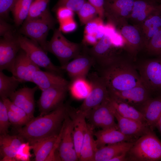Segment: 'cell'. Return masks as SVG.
I'll list each match as a JSON object with an SVG mask.
<instances>
[{"instance_id":"1","label":"cell","mask_w":161,"mask_h":161,"mask_svg":"<svg viewBox=\"0 0 161 161\" xmlns=\"http://www.w3.org/2000/svg\"><path fill=\"white\" fill-rule=\"evenodd\" d=\"M67 114L66 105L63 103L46 114L34 117L24 126L17 129L18 134L30 144L58 135Z\"/></svg>"},{"instance_id":"2","label":"cell","mask_w":161,"mask_h":161,"mask_svg":"<svg viewBox=\"0 0 161 161\" xmlns=\"http://www.w3.org/2000/svg\"><path fill=\"white\" fill-rule=\"evenodd\" d=\"M99 69L109 92L126 90L142 84L140 76L130 64L119 58Z\"/></svg>"},{"instance_id":"3","label":"cell","mask_w":161,"mask_h":161,"mask_svg":"<svg viewBox=\"0 0 161 161\" xmlns=\"http://www.w3.org/2000/svg\"><path fill=\"white\" fill-rule=\"evenodd\" d=\"M127 160H161V141L150 129L138 138L128 151Z\"/></svg>"},{"instance_id":"4","label":"cell","mask_w":161,"mask_h":161,"mask_svg":"<svg viewBox=\"0 0 161 161\" xmlns=\"http://www.w3.org/2000/svg\"><path fill=\"white\" fill-rule=\"evenodd\" d=\"M85 46L82 42L78 43L68 40L58 28L54 29L51 40L47 41L46 50L57 58L61 66L80 54L83 50Z\"/></svg>"},{"instance_id":"5","label":"cell","mask_w":161,"mask_h":161,"mask_svg":"<svg viewBox=\"0 0 161 161\" xmlns=\"http://www.w3.org/2000/svg\"><path fill=\"white\" fill-rule=\"evenodd\" d=\"M56 23V20L49 12L38 18L26 19L19 31L20 33L38 43L46 51L47 35L49 31L54 29Z\"/></svg>"},{"instance_id":"6","label":"cell","mask_w":161,"mask_h":161,"mask_svg":"<svg viewBox=\"0 0 161 161\" xmlns=\"http://www.w3.org/2000/svg\"><path fill=\"white\" fill-rule=\"evenodd\" d=\"M18 40L21 48L30 59L40 68L61 76L64 72L60 68L52 63L45 51L38 43L28 38L19 35Z\"/></svg>"},{"instance_id":"7","label":"cell","mask_w":161,"mask_h":161,"mask_svg":"<svg viewBox=\"0 0 161 161\" xmlns=\"http://www.w3.org/2000/svg\"><path fill=\"white\" fill-rule=\"evenodd\" d=\"M89 78L92 85L91 90L78 109L86 116L89 111L105 101L109 96L107 86L100 76L92 74Z\"/></svg>"},{"instance_id":"8","label":"cell","mask_w":161,"mask_h":161,"mask_svg":"<svg viewBox=\"0 0 161 161\" xmlns=\"http://www.w3.org/2000/svg\"><path fill=\"white\" fill-rule=\"evenodd\" d=\"M88 124L93 129L114 128L117 129L115 121L114 107L109 98L105 101L89 111L86 115Z\"/></svg>"},{"instance_id":"9","label":"cell","mask_w":161,"mask_h":161,"mask_svg":"<svg viewBox=\"0 0 161 161\" xmlns=\"http://www.w3.org/2000/svg\"><path fill=\"white\" fill-rule=\"evenodd\" d=\"M117 49L112 45L109 35L105 32L103 37L95 45L91 48L87 47V49L94 59L95 65L100 67L109 65L119 58L116 52Z\"/></svg>"},{"instance_id":"10","label":"cell","mask_w":161,"mask_h":161,"mask_svg":"<svg viewBox=\"0 0 161 161\" xmlns=\"http://www.w3.org/2000/svg\"><path fill=\"white\" fill-rule=\"evenodd\" d=\"M69 86H55L42 91L37 101L39 116L49 113L63 103Z\"/></svg>"},{"instance_id":"11","label":"cell","mask_w":161,"mask_h":161,"mask_svg":"<svg viewBox=\"0 0 161 161\" xmlns=\"http://www.w3.org/2000/svg\"><path fill=\"white\" fill-rule=\"evenodd\" d=\"M73 132V122L67 113L61 130V139L58 147V154L61 161L79 160L75 148Z\"/></svg>"},{"instance_id":"12","label":"cell","mask_w":161,"mask_h":161,"mask_svg":"<svg viewBox=\"0 0 161 161\" xmlns=\"http://www.w3.org/2000/svg\"><path fill=\"white\" fill-rule=\"evenodd\" d=\"M19 35L16 33L1 37L0 40V71L11 72L17 55L21 49Z\"/></svg>"},{"instance_id":"13","label":"cell","mask_w":161,"mask_h":161,"mask_svg":"<svg viewBox=\"0 0 161 161\" xmlns=\"http://www.w3.org/2000/svg\"><path fill=\"white\" fill-rule=\"evenodd\" d=\"M85 46L83 51L70 62L61 68L66 72L72 80L81 78H86L91 67L94 66L93 58L88 52Z\"/></svg>"},{"instance_id":"14","label":"cell","mask_w":161,"mask_h":161,"mask_svg":"<svg viewBox=\"0 0 161 161\" xmlns=\"http://www.w3.org/2000/svg\"><path fill=\"white\" fill-rule=\"evenodd\" d=\"M139 75L142 83L150 91L161 89V57L143 63Z\"/></svg>"},{"instance_id":"15","label":"cell","mask_w":161,"mask_h":161,"mask_svg":"<svg viewBox=\"0 0 161 161\" xmlns=\"http://www.w3.org/2000/svg\"><path fill=\"white\" fill-rule=\"evenodd\" d=\"M134 0H105V16L115 26L130 15Z\"/></svg>"},{"instance_id":"16","label":"cell","mask_w":161,"mask_h":161,"mask_svg":"<svg viewBox=\"0 0 161 161\" xmlns=\"http://www.w3.org/2000/svg\"><path fill=\"white\" fill-rule=\"evenodd\" d=\"M40 69L21 48L18 52L13 64L11 72L13 76L22 83L32 82L33 73Z\"/></svg>"},{"instance_id":"17","label":"cell","mask_w":161,"mask_h":161,"mask_svg":"<svg viewBox=\"0 0 161 161\" xmlns=\"http://www.w3.org/2000/svg\"><path fill=\"white\" fill-rule=\"evenodd\" d=\"M59 134L44 138L30 145L35 157L36 161L58 160L55 155L57 147H58L60 140Z\"/></svg>"},{"instance_id":"18","label":"cell","mask_w":161,"mask_h":161,"mask_svg":"<svg viewBox=\"0 0 161 161\" xmlns=\"http://www.w3.org/2000/svg\"><path fill=\"white\" fill-rule=\"evenodd\" d=\"M109 92L111 95L136 108H140L150 98V91L143 83L125 90Z\"/></svg>"},{"instance_id":"19","label":"cell","mask_w":161,"mask_h":161,"mask_svg":"<svg viewBox=\"0 0 161 161\" xmlns=\"http://www.w3.org/2000/svg\"><path fill=\"white\" fill-rule=\"evenodd\" d=\"M38 89L37 86L33 88H22L16 90L9 97L13 103L26 113L30 120L34 117V95Z\"/></svg>"},{"instance_id":"20","label":"cell","mask_w":161,"mask_h":161,"mask_svg":"<svg viewBox=\"0 0 161 161\" xmlns=\"http://www.w3.org/2000/svg\"><path fill=\"white\" fill-rule=\"evenodd\" d=\"M68 114L73 123V137L75 149L79 160L80 153L87 124L85 114L66 105Z\"/></svg>"},{"instance_id":"21","label":"cell","mask_w":161,"mask_h":161,"mask_svg":"<svg viewBox=\"0 0 161 161\" xmlns=\"http://www.w3.org/2000/svg\"><path fill=\"white\" fill-rule=\"evenodd\" d=\"M114 113L118 129L126 135L137 138L151 129L146 123L121 116L114 107Z\"/></svg>"},{"instance_id":"22","label":"cell","mask_w":161,"mask_h":161,"mask_svg":"<svg viewBox=\"0 0 161 161\" xmlns=\"http://www.w3.org/2000/svg\"><path fill=\"white\" fill-rule=\"evenodd\" d=\"M25 140L18 134L0 135V161L17 160V154Z\"/></svg>"},{"instance_id":"23","label":"cell","mask_w":161,"mask_h":161,"mask_svg":"<svg viewBox=\"0 0 161 161\" xmlns=\"http://www.w3.org/2000/svg\"><path fill=\"white\" fill-rule=\"evenodd\" d=\"M32 79L41 91L55 86H68L69 83L63 76L40 69L33 73Z\"/></svg>"},{"instance_id":"24","label":"cell","mask_w":161,"mask_h":161,"mask_svg":"<svg viewBox=\"0 0 161 161\" xmlns=\"http://www.w3.org/2000/svg\"><path fill=\"white\" fill-rule=\"evenodd\" d=\"M97 148L123 141L134 142V138L126 135L118 129L111 128L99 130L94 133Z\"/></svg>"},{"instance_id":"25","label":"cell","mask_w":161,"mask_h":161,"mask_svg":"<svg viewBox=\"0 0 161 161\" xmlns=\"http://www.w3.org/2000/svg\"><path fill=\"white\" fill-rule=\"evenodd\" d=\"M119 31L123 39V47L131 53L136 54L144 44L138 29L132 25H125Z\"/></svg>"},{"instance_id":"26","label":"cell","mask_w":161,"mask_h":161,"mask_svg":"<svg viewBox=\"0 0 161 161\" xmlns=\"http://www.w3.org/2000/svg\"><path fill=\"white\" fill-rule=\"evenodd\" d=\"M134 142L123 141L98 148L95 154L94 161H110L117 155L128 152Z\"/></svg>"},{"instance_id":"27","label":"cell","mask_w":161,"mask_h":161,"mask_svg":"<svg viewBox=\"0 0 161 161\" xmlns=\"http://www.w3.org/2000/svg\"><path fill=\"white\" fill-rule=\"evenodd\" d=\"M140 109L147 125L153 130L161 116V96L149 98L142 106Z\"/></svg>"},{"instance_id":"28","label":"cell","mask_w":161,"mask_h":161,"mask_svg":"<svg viewBox=\"0 0 161 161\" xmlns=\"http://www.w3.org/2000/svg\"><path fill=\"white\" fill-rule=\"evenodd\" d=\"M109 99L116 111L120 115L146 124L143 115L136 108L119 100L110 94Z\"/></svg>"},{"instance_id":"29","label":"cell","mask_w":161,"mask_h":161,"mask_svg":"<svg viewBox=\"0 0 161 161\" xmlns=\"http://www.w3.org/2000/svg\"><path fill=\"white\" fill-rule=\"evenodd\" d=\"M94 136L93 129L87 124L80 151L79 160L94 161L97 149Z\"/></svg>"},{"instance_id":"30","label":"cell","mask_w":161,"mask_h":161,"mask_svg":"<svg viewBox=\"0 0 161 161\" xmlns=\"http://www.w3.org/2000/svg\"><path fill=\"white\" fill-rule=\"evenodd\" d=\"M159 8V5L156 4L151 0H134L130 15L139 21H144Z\"/></svg>"},{"instance_id":"31","label":"cell","mask_w":161,"mask_h":161,"mask_svg":"<svg viewBox=\"0 0 161 161\" xmlns=\"http://www.w3.org/2000/svg\"><path fill=\"white\" fill-rule=\"evenodd\" d=\"M92 85L86 78H78L72 80L68 89L72 97L78 100L84 99L92 89Z\"/></svg>"},{"instance_id":"32","label":"cell","mask_w":161,"mask_h":161,"mask_svg":"<svg viewBox=\"0 0 161 161\" xmlns=\"http://www.w3.org/2000/svg\"><path fill=\"white\" fill-rule=\"evenodd\" d=\"M161 30V11L159 7L144 21L143 30L148 41Z\"/></svg>"},{"instance_id":"33","label":"cell","mask_w":161,"mask_h":161,"mask_svg":"<svg viewBox=\"0 0 161 161\" xmlns=\"http://www.w3.org/2000/svg\"><path fill=\"white\" fill-rule=\"evenodd\" d=\"M33 0H18L11 12L16 26L22 25L28 18L31 5Z\"/></svg>"},{"instance_id":"34","label":"cell","mask_w":161,"mask_h":161,"mask_svg":"<svg viewBox=\"0 0 161 161\" xmlns=\"http://www.w3.org/2000/svg\"><path fill=\"white\" fill-rule=\"evenodd\" d=\"M21 82L14 76L6 75L0 71V96L1 99L8 98L16 90Z\"/></svg>"},{"instance_id":"35","label":"cell","mask_w":161,"mask_h":161,"mask_svg":"<svg viewBox=\"0 0 161 161\" xmlns=\"http://www.w3.org/2000/svg\"><path fill=\"white\" fill-rule=\"evenodd\" d=\"M105 24L103 19L97 16L87 23L84 29V34L95 35L98 41L105 34Z\"/></svg>"},{"instance_id":"36","label":"cell","mask_w":161,"mask_h":161,"mask_svg":"<svg viewBox=\"0 0 161 161\" xmlns=\"http://www.w3.org/2000/svg\"><path fill=\"white\" fill-rule=\"evenodd\" d=\"M50 0H33L26 19L38 18L49 12V4Z\"/></svg>"},{"instance_id":"37","label":"cell","mask_w":161,"mask_h":161,"mask_svg":"<svg viewBox=\"0 0 161 161\" xmlns=\"http://www.w3.org/2000/svg\"><path fill=\"white\" fill-rule=\"evenodd\" d=\"M81 25L87 23L98 16L95 8L88 1H86L77 13Z\"/></svg>"},{"instance_id":"38","label":"cell","mask_w":161,"mask_h":161,"mask_svg":"<svg viewBox=\"0 0 161 161\" xmlns=\"http://www.w3.org/2000/svg\"><path fill=\"white\" fill-rule=\"evenodd\" d=\"M146 45L149 53L161 57V30L150 39Z\"/></svg>"},{"instance_id":"39","label":"cell","mask_w":161,"mask_h":161,"mask_svg":"<svg viewBox=\"0 0 161 161\" xmlns=\"http://www.w3.org/2000/svg\"><path fill=\"white\" fill-rule=\"evenodd\" d=\"M10 124L8 115L7 108L2 100H0V134H8Z\"/></svg>"},{"instance_id":"40","label":"cell","mask_w":161,"mask_h":161,"mask_svg":"<svg viewBox=\"0 0 161 161\" xmlns=\"http://www.w3.org/2000/svg\"><path fill=\"white\" fill-rule=\"evenodd\" d=\"M86 1V0H58L52 10L55 12L59 7H65L77 13Z\"/></svg>"},{"instance_id":"41","label":"cell","mask_w":161,"mask_h":161,"mask_svg":"<svg viewBox=\"0 0 161 161\" xmlns=\"http://www.w3.org/2000/svg\"><path fill=\"white\" fill-rule=\"evenodd\" d=\"M17 0H0V18L5 20L8 18L10 12Z\"/></svg>"},{"instance_id":"42","label":"cell","mask_w":161,"mask_h":161,"mask_svg":"<svg viewBox=\"0 0 161 161\" xmlns=\"http://www.w3.org/2000/svg\"><path fill=\"white\" fill-rule=\"evenodd\" d=\"M59 23L65 20L74 18V12L65 7H60L55 11Z\"/></svg>"},{"instance_id":"43","label":"cell","mask_w":161,"mask_h":161,"mask_svg":"<svg viewBox=\"0 0 161 161\" xmlns=\"http://www.w3.org/2000/svg\"><path fill=\"white\" fill-rule=\"evenodd\" d=\"M2 100L7 108L18 114L28 122L30 120L26 113L23 109L13 103L10 99L6 98Z\"/></svg>"},{"instance_id":"44","label":"cell","mask_w":161,"mask_h":161,"mask_svg":"<svg viewBox=\"0 0 161 161\" xmlns=\"http://www.w3.org/2000/svg\"><path fill=\"white\" fill-rule=\"evenodd\" d=\"M7 109L10 124L16 127L17 129L24 126L28 123L20 116L10 109L7 108Z\"/></svg>"},{"instance_id":"45","label":"cell","mask_w":161,"mask_h":161,"mask_svg":"<svg viewBox=\"0 0 161 161\" xmlns=\"http://www.w3.org/2000/svg\"><path fill=\"white\" fill-rule=\"evenodd\" d=\"M59 28L64 33H69L75 31L77 28V24L74 18L69 19L59 23Z\"/></svg>"},{"instance_id":"46","label":"cell","mask_w":161,"mask_h":161,"mask_svg":"<svg viewBox=\"0 0 161 161\" xmlns=\"http://www.w3.org/2000/svg\"><path fill=\"white\" fill-rule=\"evenodd\" d=\"M15 33L13 27L4 19L0 18V35L1 37Z\"/></svg>"},{"instance_id":"47","label":"cell","mask_w":161,"mask_h":161,"mask_svg":"<svg viewBox=\"0 0 161 161\" xmlns=\"http://www.w3.org/2000/svg\"><path fill=\"white\" fill-rule=\"evenodd\" d=\"M96 9L98 16L103 19L105 16L104 4L105 0H88Z\"/></svg>"},{"instance_id":"48","label":"cell","mask_w":161,"mask_h":161,"mask_svg":"<svg viewBox=\"0 0 161 161\" xmlns=\"http://www.w3.org/2000/svg\"><path fill=\"white\" fill-rule=\"evenodd\" d=\"M98 40L96 36L93 34H84L82 42L84 45L92 46L95 45L98 42Z\"/></svg>"},{"instance_id":"49","label":"cell","mask_w":161,"mask_h":161,"mask_svg":"<svg viewBox=\"0 0 161 161\" xmlns=\"http://www.w3.org/2000/svg\"><path fill=\"white\" fill-rule=\"evenodd\" d=\"M128 152H124L115 157L110 161H127L126 156Z\"/></svg>"},{"instance_id":"50","label":"cell","mask_w":161,"mask_h":161,"mask_svg":"<svg viewBox=\"0 0 161 161\" xmlns=\"http://www.w3.org/2000/svg\"><path fill=\"white\" fill-rule=\"evenodd\" d=\"M155 127L157 129L161 135V116L156 123Z\"/></svg>"},{"instance_id":"51","label":"cell","mask_w":161,"mask_h":161,"mask_svg":"<svg viewBox=\"0 0 161 161\" xmlns=\"http://www.w3.org/2000/svg\"><path fill=\"white\" fill-rule=\"evenodd\" d=\"M159 7H160V10L161 11V4L159 5Z\"/></svg>"},{"instance_id":"52","label":"cell","mask_w":161,"mask_h":161,"mask_svg":"<svg viewBox=\"0 0 161 161\" xmlns=\"http://www.w3.org/2000/svg\"><path fill=\"white\" fill-rule=\"evenodd\" d=\"M152 0V1H156V0Z\"/></svg>"}]
</instances>
